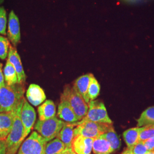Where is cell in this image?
Here are the masks:
<instances>
[{
    "mask_svg": "<svg viewBox=\"0 0 154 154\" xmlns=\"http://www.w3.org/2000/svg\"><path fill=\"white\" fill-rule=\"evenodd\" d=\"M25 98L20 101L16 107V112L11 130L6 139V154H16L25 140L24 130L21 119V112Z\"/></svg>",
    "mask_w": 154,
    "mask_h": 154,
    "instance_id": "1",
    "label": "cell"
},
{
    "mask_svg": "<svg viewBox=\"0 0 154 154\" xmlns=\"http://www.w3.org/2000/svg\"><path fill=\"white\" fill-rule=\"evenodd\" d=\"M24 85L17 83L12 86L5 85L0 88V112L14 110L24 98Z\"/></svg>",
    "mask_w": 154,
    "mask_h": 154,
    "instance_id": "2",
    "label": "cell"
},
{
    "mask_svg": "<svg viewBox=\"0 0 154 154\" xmlns=\"http://www.w3.org/2000/svg\"><path fill=\"white\" fill-rule=\"evenodd\" d=\"M114 128L112 124L80 121L75 123L74 137L81 135L88 138H98L101 135Z\"/></svg>",
    "mask_w": 154,
    "mask_h": 154,
    "instance_id": "3",
    "label": "cell"
},
{
    "mask_svg": "<svg viewBox=\"0 0 154 154\" xmlns=\"http://www.w3.org/2000/svg\"><path fill=\"white\" fill-rule=\"evenodd\" d=\"M61 98L65 100L69 104L79 121L86 116L88 110V104L82 97L69 85L65 86Z\"/></svg>",
    "mask_w": 154,
    "mask_h": 154,
    "instance_id": "4",
    "label": "cell"
},
{
    "mask_svg": "<svg viewBox=\"0 0 154 154\" xmlns=\"http://www.w3.org/2000/svg\"><path fill=\"white\" fill-rule=\"evenodd\" d=\"M65 124V122L58 119L57 117L45 121L38 120L34 126L35 130L48 142L57 137Z\"/></svg>",
    "mask_w": 154,
    "mask_h": 154,
    "instance_id": "5",
    "label": "cell"
},
{
    "mask_svg": "<svg viewBox=\"0 0 154 154\" xmlns=\"http://www.w3.org/2000/svg\"><path fill=\"white\" fill-rule=\"evenodd\" d=\"M47 142L40 134L33 131L22 142L17 154H44Z\"/></svg>",
    "mask_w": 154,
    "mask_h": 154,
    "instance_id": "6",
    "label": "cell"
},
{
    "mask_svg": "<svg viewBox=\"0 0 154 154\" xmlns=\"http://www.w3.org/2000/svg\"><path fill=\"white\" fill-rule=\"evenodd\" d=\"M86 116L83 118L84 121L112 124V122L108 116L104 103L99 100H90Z\"/></svg>",
    "mask_w": 154,
    "mask_h": 154,
    "instance_id": "7",
    "label": "cell"
},
{
    "mask_svg": "<svg viewBox=\"0 0 154 154\" xmlns=\"http://www.w3.org/2000/svg\"><path fill=\"white\" fill-rule=\"evenodd\" d=\"M21 119L24 130L25 138L30 133L33 128L36 119L35 111L25 99L22 105L21 112Z\"/></svg>",
    "mask_w": 154,
    "mask_h": 154,
    "instance_id": "8",
    "label": "cell"
},
{
    "mask_svg": "<svg viewBox=\"0 0 154 154\" xmlns=\"http://www.w3.org/2000/svg\"><path fill=\"white\" fill-rule=\"evenodd\" d=\"M7 61L11 63L16 70L18 77V83L24 85L26 82V75L23 70L22 62L19 54L18 53L16 49L11 45H10L9 46Z\"/></svg>",
    "mask_w": 154,
    "mask_h": 154,
    "instance_id": "9",
    "label": "cell"
},
{
    "mask_svg": "<svg viewBox=\"0 0 154 154\" xmlns=\"http://www.w3.org/2000/svg\"><path fill=\"white\" fill-rule=\"evenodd\" d=\"M8 38L14 46L20 42L21 33L19 19L14 11H11L9 16L8 21Z\"/></svg>",
    "mask_w": 154,
    "mask_h": 154,
    "instance_id": "10",
    "label": "cell"
},
{
    "mask_svg": "<svg viewBox=\"0 0 154 154\" xmlns=\"http://www.w3.org/2000/svg\"><path fill=\"white\" fill-rule=\"evenodd\" d=\"M94 139L81 135L75 137L72 142V149L75 154H90Z\"/></svg>",
    "mask_w": 154,
    "mask_h": 154,
    "instance_id": "11",
    "label": "cell"
},
{
    "mask_svg": "<svg viewBox=\"0 0 154 154\" xmlns=\"http://www.w3.org/2000/svg\"><path fill=\"white\" fill-rule=\"evenodd\" d=\"M16 112V108L9 112H0V139H6L13 126Z\"/></svg>",
    "mask_w": 154,
    "mask_h": 154,
    "instance_id": "12",
    "label": "cell"
},
{
    "mask_svg": "<svg viewBox=\"0 0 154 154\" xmlns=\"http://www.w3.org/2000/svg\"><path fill=\"white\" fill-rule=\"evenodd\" d=\"M93 77V74L90 73L83 75L77 78L72 86L77 93L82 97L83 98L88 104L89 103L90 101L88 98V91L90 83Z\"/></svg>",
    "mask_w": 154,
    "mask_h": 154,
    "instance_id": "13",
    "label": "cell"
},
{
    "mask_svg": "<svg viewBox=\"0 0 154 154\" xmlns=\"http://www.w3.org/2000/svg\"><path fill=\"white\" fill-rule=\"evenodd\" d=\"M26 95L28 101L34 106L41 105L46 98L44 90L35 84H31L29 86Z\"/></svg>",
    "mask_w": 154,
    "mask_h": 154,
    "instance_id": "14",
    "label": "cell"
},
{
    "mask_svg": "<svg viewBox=\"0 0 154 154\" xmlns=\"http://www.w3.org/2000/svg\"><path fill=\"white\" fill-rule=\"evenodd\" d=\"M58 116L67 123H73L79 121L69 104L62 98L58 107Z\"/></svg>",
    "mask_w": 154,
    "mask_h": 154,
    "instance_id": "15",
    "label": "cell"
},
{
    "mask_svg": "<svg viewBox=\"0 0 154 154\" xmlns=\"http://www.w3.org/2000/svg\"><path fill=\"white\" fill-rule=\"evenodd\" d=\"M75 127V123L65 122L60 132L57 135V138L64 143L67 149H72V144L74 137V129Z\"/></svg>",
    "mask_w": 154,
    "mask_h": 154,
    "instance_id": "16",
    "label": "cell"
},
{
    "mask_svg": "<svg viewBox=\"0 0 154 154\" xmlns=\"http://www.w3.org/2000/svg\"><path fill=\"white\" fill-rule=\"evenodd\" d=\"M39 119L45 121L55 117L56 107L55 103L51 100H46L38 108Z\"/></svg>",
    "mask_w": 154,
    "mask_h": 154,
    "instance_id": "17",
    "label": "cell"
},
{
    "mask_svg": "<svg viewBox=\"0 0 154 154\" xmlns=\"http://www.w3.org/2000/svg\"><path fill=\"white\" fill-rule=\"evenodd\" d=\"M92 149L94 154H111L114 152L109 142L100 137L94 139Z\"/></svg>",
    "mask_w": 154,
    "mask_h": 154,
    "instance_id": "18",
    "label": "cell"
},
{
    "mask_svg": "<svg viewBox=\"0 0 154 154\" xmlns=\"http://www.w3.org/2000/svg\"><path fill=\"white\" fill-rule=\"evenodd\" d=\"M140 129L141 127H134L127 130L123 132V139L126 143L128 149H131L138 142Z\"/></svg>",
    "mask_w": 154,
    "mask_h": 154,
    "instance_id": "19",
    "label": "cell"
},
{
    "mask_svg": "<svg viewBox=\"0 0 154 154\" xmlns=\"http://www.w3.org/2000/svg\"><path fill=\"white\" fill-rule=\"evenodd\" d=\"M4 75L6 85L12 86L18 83V77L16 70L11 63L8 61L4 69Z\"/></svg>",
    "mask_w": 154,
    "mask_h": 154,
    "instance_id": "20",
    "label": "cell"
},
{
    "mask_svg": "<svg viewBox=\"0 0 154 154\" xmlns=\"http://www.w3.org/2000/svg\"><path fill=\"white\" fill-rule=\"evenodd\" d=\"M66 149L65 145L58 138L53 139L46 143L44 154H59Z\"/></svg>",
    "mask_w": 154,
    "mask_h": 154,
    "instance_id": "21",
    "label": "cell"
},
{
    "mask_svg": "<svg viewBox=\"0 0 154 154\" xmlns=\"http://www.w3.org/2000/svg\"><path fill=\"white\" fill-rule=\"evenodd\" d=\"M138 127L147 125H154V106L144 110L137 120Z\"/></svg>",
    "mask_w": 154,
    "mask_h": 154,
    "instance_id": "22",
    "label": "cell"
},
{
    "mask_svg": "<svg viewBox=\"0 0 154 154\" xmlns=\"http://www.w3.org/2000/svg\"><path fill=\"white\" fill-rule=\"evenodd\" d=\"M100 137L104 138L109 142L110 146L114 151L120 149L121 145V140L119 137L117 135L114 128L111 129L109 131L101 135Z\"/></svg>",
    "mask_w": 154,
    "mask_h": 154,
    "instance_id": "23",
    "label": "cell"
},
{
    "mask_svg": "<svg viewBox=\"0 0 154 154\" xmlns=\"http://www.w3.org/2000/svg\"><path fill=\"white\" fill-rule=\"evenodd\" d=\"M100 90V85L93 75L91 79L88 91V95L90 100H94L98 97Z\"/></svg>",
    "mask_w": 154,
    "mask_h": 154,
    "instance_id": "24",
    "label": "cell"
},
{
    "mask_svg": "<svg viewBox=\"0 0 154 154\" xmlns=\"http://www.w3.org/2000/svg\"><path fill=\"white\" fill-rule=\"evenodd\" d=\"M152 137H154V125H147L141 127L138 140L144 142L146 140Z\"/></svg>",
    "mask_w": 154,
    "mask_h": 154,
    "instance_id": "25",
    "label": "cell"
},
{
    "mask_svg": "<svg viewBox=\"0 0 154 154\" xmlns=\"http://www.w3.org/2000/svg\"><path fill=\"white\" fill-rule=\"evenodd\" d=\"M10 45L8 39L0 35V58L1 60H5L8 57Z\"/></svg>",
    "mask_w": 154,
    "mask_h": 154,
    "instance_id": "26",
    "label": "cell"
},
{
    "mask_svg": "<svg viewBox=\"0 0 154 154\" xmlns=\"http://www.w3.org/2000/svg\"><path fill=\"white\" fill-rule=\"evenodd\" d=\"M7 24L6 11L3 6H0V34L5 35Z\"/></svg>",
    "mask_w": 154,
    "mask_h": 154,
    "instance_id": "27",
    "label": "cell"
},
{
    "mask_svg": "<svg viewBox=\"0 0 154 154\" xmlns=\"http://www.w3.org/2000/svg\"><path fill=\"white\" fill-rule=\"evenodd\" d=\"M130 149L134 154H146L149 152L143 141L139 140Z\"/></svg>",
    "mask_w": 154,
    "mask_h": 154,
    "instance_id": "28",
    "label": "cell"
},
{
    "mask_svg": "<svg viewBox=\"0 0 154 154\" xmlns=\"http://www.w3.org/2000/svg\"><path fill=\"white\" fill-rule=\"evenodd\" d=\"M143 142L149 152L154 151V137L148 139Z\"/></svg>",
    "mask_w": 154,
    "mask_h": 154,
    "instance_id": "29",
    "label": "cell"
},
{
    "mask_svg": "<svg viewBox=\"0 0 154 154\" xmlns=\"http://www.w3.org/2000/svg\"><path fill=\"white\" fill-rule=\"evenodd\" d=\"M6 140L0 139V154H6Z\"/></svg>",
    "mask_w": 154,
    "mask_h": 154,
    "instance_id": "30",
    "label": "cell"
},
{
    "mask_svg": "<svg viewBox=\"0 0 154 154\" xmlns=\"http://www.w3.org/2000/svg\"><path fill=\"white\" fill-rule=\"evenodd\" d=\"M2 64L1 63L0 65V88L4 87L5 86L4 75V73L2 72Z\"/></svg>",
    "mask_w": 154,
    "mask_h": 154,
    "instance_id": "31",
    "label": "cell"
},
{
    "mask_svg": "<svg viewBox=\"0 0 154 154\" xmlns=\"http://www.w3.org/2000/svg\"><path fill=\"white\" fill-rule=\"evenodd\" d=\"M59 154H75L73 151L72 150V149H67L66 148L65 150H63L62 152Z\"/></svg>",
    "mask_w": 154,
    "mask_h": 154,
    "instance_id": "32",
    "label": "cell"
},
{
    "mask_svg": "<svg viewBox=\"0 0 154 154\" xmlns=\"http://www.w3.org/2000/svg\"><path fill=\"white\" fill-rule=\"evenodd\" d=\"M121 154H134L130 149H127L125 150Z\"/></svg>",
    "mask_w": 154,
    "mask_h": 154,
    "instance_id": "33",
    "label": "cell"
},
{
    "mask_svg": "<svg viewBox=\"0 0 154 154\" xmlns=\"http://www.w3.org/2000/svg\"><path fill=\"white\" fill-rule=\"evenodd\" d=\"M154 154V151H149L147 154Z\"/></svg>",
    "mask_w": 154,
    "mask_h": 154,
    "instance_id": "34",
    "label": "cell"
},
{
    "mask_svg": "<svg viewBox=\"0 0 154 154\" xmlns=\"http://www.w3.org/2000/svg\"><path fill=\"white\" fill-rule=\"evenodd\" d=\"M4 0H0V4H2L4 2Z\"/></svg>",
    "mask_w": 154,
    "mask_h": 154,
    "instance_id": "35",
    "label": "cell"
},
{
    "mask_svg": "<svg viewBox=\"0 0 154 154\" xmlns=\"http://www.w3.org/2000/svg\"><path fill=\"white\" fill-rule=\"evenodd\" d=\"M136 1L138 2V1H140V0H136Z\"/></svg>",
    "mask_w": 154,
    "mask_h": 154,
    "instance_id": "36",
    "label": "cell"
},
{
    "mask_svg": "<svg viewBox=\"0 0 154 154\" xmlns=\"http://www.w3.org/2000/svg\"><path fill=\"white\" fill-rule=\"evenodd\" d=\"M1 63H0V65H1Z\"/></svg>",
    "mask_w": 154,
    "mask_h": 154,
    "instance_id": "37",
    "label": "cell"
}]
</instances>
